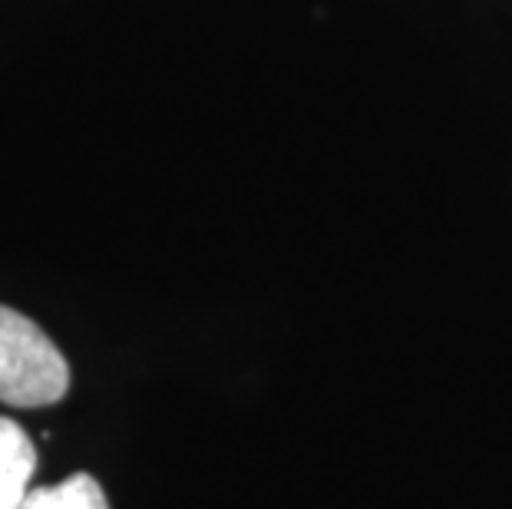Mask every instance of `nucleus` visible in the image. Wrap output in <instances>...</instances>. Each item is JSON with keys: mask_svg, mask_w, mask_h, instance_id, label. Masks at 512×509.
<instances>
[{"mask_svg": "<svg viewBox=\"0 0 512 509\" xmlns=\"http://www.w3.org/2000/svg\"><path fill=\"white\" fill-rule=\"evenodd\" d=\"M70 391V364L27 314L0 305V400L10 407H50Z\"/></svg>", "mask_w": 512, "mask_h": 509, "instance_id": "1", "label": "nucleus"}, {"mask_svg": "<svg viewBox=\"0 0 512 509\" xmlns=\"http://www.w3.org/2000/svg\"><path fill=\"white\" fill-rule=\"evenodd\" d=\"M20 509H110V503L96 476L73 473L53 486H30Z\"/></svg>", "mask_w": 512, "mask_h": 509, "instance_id": "3", "label": "nucleus"}, {"mask_svg": "<svg viewBox=\"0 0 512 509\" xmlns=\"http://www.w3.org/2000/svg\"><path fill=\"white\" fill-rule=\"evenodd\" d=\"M37 473V447L17 420L0 417V509H20Z\"/></svg>", "mask_w": 512, "mask_h": 509, "instance_id": "2", "label": "nucleus"}]
</instances>
